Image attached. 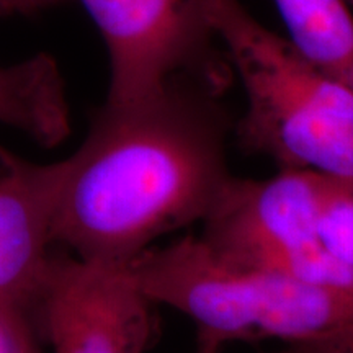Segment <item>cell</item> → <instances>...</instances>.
Wrapping results in <instances>:
<instances>
[{"label":"cell","mask_w":353,"mask_h":353,"mask_svg":"<svg viewBox=\"0 0 353 353\" xmlns=\"http://www.w3.org/2000/svg\"><path fill=\"white\" fill-rule=\"evenodd\" d=\"M219 94L179 81L131 103L105 101L81 148L64 159L54 247L130 265L159 237L201 223L232 176Z\"/></svg>","instance_id":"6da1fadb"},{"label":"cell","mask_w":353,"mask_h":353,"mask_svg":"<svg viewBox=\"0 0 353 353\" xmlns=\"http://www.w3.org/2000/svg\"><path fill=\"white\" fill-rule=\"evenodd\" d=\"M206 13L247 107L236 125L244 151L278 170L353 182V90L311 64L239 0H206Z\"/></svg>","instance_id":"7a4b0ae2"},{"label":"cell","mask_w":353,"mask_h":353,"mask_svg":"<svg viewBox=\"0 0 353 353\" xmlns=\"http://www.w3.org/2000/svg\"><path fill=\"white\" fill-rule=\"evenodd\" d=\"M141 291L190 317L200 337L298 343L353 322V288L314 285L237 267L200 236L148 249L128 265Z\"/></svg>","instance_id":"3957f363"},{"label":"cell","mask_w":353,"mask_h":353,"mask_svg":"<svg viewBox=\"0 0 353 353\" xmlns=\"http://www.w3.org/2000/svg\"><path fill=\"white\" fill-rule=\"evenodd\" d=\"M325 176L278 170L270 179L231 176L206 218L200 239L226 262L314 285L353 288V272L319 236Z\"/></svg>","instance_id":"277c9868"},{"label":"cell","mask_w":353,"mask_h":353,"mask_svg":"<svg viewBox=\"0 0 353 353\" xmlns=\"http://www.w3.org/2000/svg\"><path fill=\"white\" fill-rule=\"evenodd\" d=\"M110 57L108 103L152 97L179 81L223 92L231 65L206 0H81Z\"/></svg>","instance_id":"5b68a950"},{"label":"cell","mask_w":353,"mask_h":353,"mask_svg":"<svg viewBox=\"0 0 353 353\" xmlns=\"http://www.w3.org/2000/svg\"><path fill=\"white\" fill-rule=\"evenodd\" d=\"M39 330L54 353H145L156 342V303L128 265L79 259L54 247L39 296Z\"/></svg>","instance_id":"8992f818"},{"label":"cell","mask_w":353,"mask_h":353,"mask_svg":"<svg viewBox=\"0 0 353 353\" xmlns=\"http://www.w3.org/2000/svg\"><path fill=\"white\" fill-rule=\"evenodd\" d=\"M63 175L64 161L34 164L0 145V329L15 353H41L39 296Z\"/></svg>","instance_id":"52a82bcc"},{"label":"cell","mask_w":353,"mask_h":353,"mask_svg":"<svg viewBox=\"0 0 353 353\" xmlns=\"http://www.w3.org/2000/svg\"><path fill=\"white\" fill-rule=\"evenodd\" d=\"M0 123L23 131L44 148L68 138L70 118L64 81L50 54L0 65Z\"/></svg>","instance_id":"ba28073f"},{"label":"cell","mask_w":353,"mask_h":353,"mask_svg":"<svg viewBox=\"0 0 353 353\" xmlns=\"http://www.w3.org/2000/svg\"><path fill=\"white\" fill-rule=\"evenodd\" d=\"M288 41L353 90V15L348 0H275Z\"/></svg>","instance_id":"9c48e42d"},{"label":"cell","mask_w":353,"mask_h":353,"mask_svg":"<svg viewBox=\"0 0 353 353\" xmlns=\"http://www.w3.org/2000/svg\"><path fill=\"white\" fill-rule=\"evenodd\" d=\"M319 236L329 254L353 272V182L324 180Z\"/></svg>","instance_id":"30bf717a"},{"label":"cell","mask_w":353,"mask_h":353,"mask_svg":"<svg viewBox=\"0 0 353 353\" xmlns=\"http://www.w3.org/2000/svg\"><path fill=\"white\" fill-rule=\"evenodd\" d=\"M291 345L298 353H353V322L321 337Z\"/></svg>","instance_id":"8fae6325"},{"label":"cell","mask_w":353,"mask_h":353,"mask_svg":"<svg viewBox=\"0 0 353 353\" xmlns=\"http://www.w3.org/2000/svg\"><path fill=\"white\" fill-rule=\"evenodd\" d=\"M59 2L63 0H0V17L15 15V13L30 15Z\"/></svg>","instance_id":"7c38bea8"},{"label":"cell","mask_w":353,"mask_h":353,"mask_svg":"<svg viewBox=\"0 0 353 353\" xmlns=\"http://www.w3.org/2000/svg\"><path fill=\"white\" fill-rule=\"evenodd\" d=\"M224 343L216 342L213 339L208 337H200L198 335V345L195 353H223Z\"/></svg>","instance_id":"4fadbf2b"},{"label":"cell","mask_w":353,"mask_h":353,"mask_svg":"<svg viewBox=\"0 0 353 353\" xmlns=\"http://www.w3.org/2000/svg\"><path fill=\"white\" fill-rule=\"evenodd\" d=\"M0 353H15L10 345V342H8L6 335H3L2 329H0Z\"/></svg>","instance_id":"5bb4252c"},{"label":"cell","mask_w":353,"mask_h":353,"mask_svg":"<svg viewBox=\"0 0 353 353\" xmlns=\"http://www.w3.org/2000/svg\"><path fill=\"white\" fill-rule=\"evenodd\" d=\"M278 353H298V350L293 345H291V347L285 348V350H281V352H278Z\"/></svg>","instance_id":"9a60e30c"},{"label":"cell","mask_w":353,"mask_h":353,"mask_svg":"<svg viewBox=\"0 0 353 353\" xmlns=\"http://www.w3.org/2000/svg\"><path fill=\"white\" fill-rule=\"evenodd\" d=\"M348 2H352V3H353V0H348Z\"/></svg>","instance_id":"2e32d148"}]
</instances>
